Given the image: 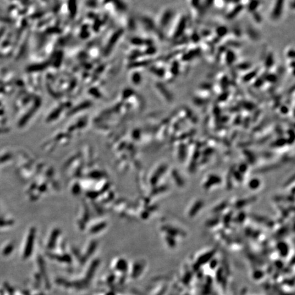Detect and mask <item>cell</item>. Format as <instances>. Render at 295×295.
Listing matches in <instances>:
<instances>
[{
    "instance_id": "5",
    "label": "cell",
    "mask_w": 295,
    "mask_h": 295,
    "mask_svg": "<svg viewBox=\"0 0 295 295\" xmlns=\"http://www.w3.org/2000/svg\"><path fill=\"white\" fill-rule=\"evenodd\" d=\"M157 88H158L160 93H161V94L165 98L166 101L171 102L172 100H173V96H172L170 92H169V90L166 88L164 86H163V85L158 84L157 85Z\"/></svg>"
},
{
    "instance_id": "1",
    "label": "cell",
    "mask_w": 295,
    "mask_h": 295,
    "mask_svg": "<svg viewBox=\"0 0 295 295\" xmlns=\"http://www.w3.org/2000/svg\"><path fill=\"white\" fill-rule=\"evenodd\" d=\"M187 24V19L185 16H181L180 19L178 21V23L174 28V30L172 33L171 38L174 40L179 39V38L182 37L183 35L185 33Z\"/></svg>"
},
{
    "instance_id": "14",
    "label": "cell",
    "mask_w": 295,
    "mask_h": 295,
    "mask_svg": "<svg viewBox=\"0 0 295 295\" xmlns=\"http://www.w3.org/2000/svg\"><path fill=\"white\" fill-rule=\"evenodd\" d=\"M236 68L238 70H241V71H248V70L251 68V64L249 62H243L239 64L236 66Z\"/></svg>"
},
{
    "instance_id": "10",
    "label": "cell",
    "mask_w": 295,
    "mask_h": 295,
    "mask_svg": "<svg viewBox=\"0 0 295 295\" xmlns=\"http://www.w3.org/2000/svg\"><path fill=\"white\" fill-rule=\"evenodd\" d=\"M275 63V59H274V55L272 53H268L267 57L265 58L264 60V65L265 67L268 69H270L273 67Z\"/></svg>"
},
{
    "instance_id": "7",
    "label": "cell",
    "mask_w": 295,
    "mask_h": 295,
    "mask_svg": "<svg viewBox=\"0 0 295 295\" xmlns=\"http://www.w3.org/2000/svg\"><path fill=\"white\" fill-rule=\"evenodd\" d=\"M180 64L178 61H174L173 62L171 63L170 66V69H169V72H170V74L173 77H176V76L179 75L180 73Z\"/></svg>"
},
{
    "instance_id": "11",
    "label": "cell",
    "mask_w": 295,
    "mask_h": 295,
    "mask_svg": "<svg viewBox=\"0 0 295 295\" xmlns=\"http://www.w3.org/2000/svg\"><path fill=\"white\" fill-rule=\"evenodd\" d=\"M260 6V1L259 0H251L247 6V9L250 13H253L258 10V7Z\"/></svg>"
},
{
    "instance_id": "19",
    "label": "cell",
    "mask_w": 295,
    "mask_h": 295,
    "mask_svg": "<svg viewBox=\"0 0 295 295\" xmlns=\"http://www.w3.org/2000/svg\"><path fill=\"white\" fill-rule=\"evenodd\" d=\"M191 40H192V42H194L195 43L198 42L200 40V36L197 34V32H194L191 34Z\"/></svg>"
},
{
    "instance_id": "4",
    "label": "cell",
    "mask_w": 295,
    "mask_h": 295,
    "mask_svg": "<svg viewBox=\"0 0 295 295\" xmlns=\"http://www.w3.org/2000/svg\"><path fill=\"white\" fill-rule=\"evenodd\" d=\"M242 9H243V6L242 4L236 5L231 11L228 12V13L226 14V18L229 20L234 19L241 13Z\"/></svg>"
},
{
    "instance_id": "12",
    "label": "cell",
    "mask_w": 295,
    "mask_h": 295,
    "mask_svg": "<svg viewBox=\"0 0 295 295\" xmlns=\"http://www.w3.org/2000/svg\"><path fill=\"white\" fill-rule=\"evenodd\" d=\"M264 81L269 83H275L277 80H278V77L277 76L274 74V73H268L264 77Z\"/></svg>"
},
{
    "instance_id": "15",
    "label": "cell",
    "mask_w": 295,
    "mask_h": 295,
    "mask_svg": "<svg viewBox=\"0 0 295 295\" xmlns=\"http://www.w3.org/2000/svg\"><path fill=\"white\" fill-rule=\"evenodd\" d=\"M190 6L194 8V9L197 10L200 6L201 0H189Z\"/></svg>"
},
{
    "instance_id": "18",
    "label": "cell",
    "mask_w": 295,
    "mask_h": 295,
    "mask_svg": "<svg viewBox=\"0 0 295 295\" xmlns=\"http://www.w3.org/2000/svg\"><path fill=\"white\" fill-rule=\"evenodd\" d=\"M229 85L228 80H227V78L226 77V76H225V77L222 78V79L221 81V87L222 90H226L227 89V86Z\"/></svg>"
},
{
    "instance_id": "9",
    "label": "cell",
    "mask_w": 295,
    "mask_h": 295,
    "mask_svg": "<svg viewBox=\"0 0 295 295\" xmlns=\"http://www.w3.org/2000/svg\"><path fill=\"white\" fill-rule=\"evenodd\" d=\"M258 75V71H251L247 72L243 77H242V81L245 83H248L254 79Z\"/></svg>"
},
{
    "instance_id": "20",
    "label": "cell",
    "mask_w": 295,
    "mask_h": 295,
    "mask_svg": "<svg viewBox=\"0 0 295 295\" xmlns=\"http://www.w3.org/2000/svg\"><path fill=\"white\" fill-rule=\"evenodd\" d=\"M264 79H257L256 81L254 82L253 85L254 86L256 87H260L264 85Z\"/></svg>"
},
{
    "instance_id": "3",
    "label": "cell",
    "mask_w": 295,
    "mask_h": 295,
    "mask_svg": "<svg viewBox=\"0 0 295 295\" xmlns=\"http://www.w3.org/2000/svg\"><path fill=\"white\" fill-rule=\"evenodd\" d=\"M174 15V13L171 8H168V9L165 10L160 17L159 22L160 27L161 28H165V27H167L169 23H170L171 20L173 19Z\"/></svg>"
},
{
    "instance_id": "16",
    "label": "cell",
    "mask_w": 295,
    "mask_h": 295,
    "mask_svg": "<svg viewBox=\"0 0 295 295\" xmlns=\"http://www.w3.org/2000/svg\"><path fill=\"white\" fill-rule=\"evenodd\" d=\"M286 57L290 60L294 59V49L293 47H290L286 51Z\"/></svg>"
},
{
    "instance_id": "2",
    "label": "cell",
    "mask_w": 295,
    "mask_h": 295,
    "mask_svg": "<svg viewBox=\"0 0 295 295\" xmlns=\"http://www.w3.org/2000/svg\"><path fill=\"white\" fill-rule=\"evenodd\" d=\"M284 4L285 0H275L271 12V17L274 21H277L281 18L284 11Z\"/></svg>"
},
{
    "instance_id": "17",
    "label": "cell",
    "mask_w": 295,
    "mask_h": 295,
    "mask_svg": "<svg viewBox=\"0 0 295 295\" xmlns=\"http://www.w3.org/2000/svg\"><path fill=\"white\" fill-rule=\"evenodd\" d=\"M252 14H253V19L256 21V23H258V24H260V23H262V17L259 13L256 11L252 13Z\"/></svg>"
},
{
    "instance_id": "13",
    "label": "cell",
    "mask_w": 295,
    "mask_h": 295,
    "mask_svg": "<svg viewBox=\"0 0 295 295\" xmlns=\"http://www.w3.org/2000/svg\"><path fill=\"white\" fill-rule=\"evenodd\" d=\"M247 35L251 39L253 40H258L259 39V34L255 30L252 28H248L247 29Z\"/></svg>"
},
{
    "instance_id": "8",
    "label": "cell",
    "mask_w": 295,
    "mask_h": 295,
    "mask_svg": "<svg viewBox=\"0 0 295 295\" xmlns=\"http://www.w3.org/2000/svg\"><path fill=\"white\" fill-rule=\"evenodd\" d=\"M225 60L226 62L228 65H232V64L235 62L236 60V54L234 53L232 50H227L226 51V55H225Z\"/></svg>"
},
{
    "instance_id": "6",
    "label": "cell",
    "mask_w": 295,
    "mask_h": 295,
    "mask_svg": "<svg viewBox=\"0 0 295 295\" xmlns=\"http://www.w3.org/2000/svg\"><path fill=\"white\" fill-rule=\"evenodd\" d=\"M229 32V29L227 28L226 25H219L218 26L217 29L215 30L216 35L219 39H223L226 37Z\"/></svg>"
}]
</instances>
